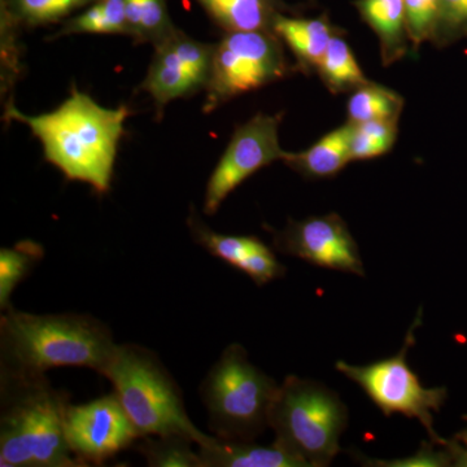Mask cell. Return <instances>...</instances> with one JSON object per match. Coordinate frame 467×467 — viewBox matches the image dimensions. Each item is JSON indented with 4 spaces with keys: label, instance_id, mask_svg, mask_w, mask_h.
<instances>
[{
    "label": "cell",
    "instance_id": "6da1fadb",
    "mask_svg": "<svg viewBox=\"0 0 467 467\" xmlns=\"http://www.w3.org/2000/svg\"><path fill=\"white\" fill-rule=\"evenodd\" d=\"M128 107L104 109L90 95L72 88L69 98L52 112L26 116L9 104L5 117L29 126L41 140L45 159L69 181L107 193L112 183L117 149L125 133Z\"/></svg>",
    "mask_w": 467,
    "mask_h": 467
},
{
    "label": "cell",
    "instance_id": "7a4b0ae2",
    "mask_svg": "<svg viewBox=\"0 0 467 467\" xmlns=\"http://www.w3.org/2000/svg\"><path fill=\"white\" fill-rule=\"evenodd\" d=\"M112 331L78 313L32 315L14 306L0 318V377H39L57 368L103 373L115 355Z\"/></svg>",
    "mask_w": 467,
    "mask_h": 467
},
{
    "label": "cell",
    "instance_id": "3957f363",
    "mask_svg": "<svg viewBox=\"0 0 467 467\" xmlns=\"http://www.w3.org/2000/svg\"><path fill=\"white\" fill-rule=\"evenodd\" d=\"M0 466H82L66 438L67 392L47 377H0Z\"/></svg>",
    "mask_w": 467,
    "mask_h": 467
},
{
    "label": "cell",
    "instance_id": "277c9868",
    "mask_svg": "<svg viewBox=\"0 0 467 467\" xmlns=\"http://www.w3.org/2000/svg\"><path fill=\"white\" fill-rule=\"evenodd\" d=\"M101 376L112 383L140 438L178 435L196 445L211 441L212 436L193 425L180 386L152 350L119 344Z\"/></svg>",
    "mask_w": 467,
    "mask_h": 467
},
{
    "label": "cell",
    "instance_id": "5b68a950",
    "mask_svg": "<svg viewBox=\"0 0 467 467\" xmlns=\"http://www.w3.org/2000/svg\"><path fill=\"white\" fill-rule=\"evenodd\" d=\"M269 423L276 445L306 467H325L340 451V436L348 425V409L325 384L288 376L279 384Z\"/></svg>",
    "mask_w": 467,
    "mask_h": 467
},
{
    "label": "cell",
    "instance_id": "8992f818",
    "mask_svg": "<svg viewBox=\"0 0 467 467\" xmlns=\"http://www.w3.org/2000/svg\"><path fill=\"white\" fill-rule=\"evenodd\" d=\"M279 384L248 358L241 344H230L201 384L209 427L225 441H254L270 429V410Z\"/></svg>",
    "mask_w": 467,
    "mask_h": 467
},
{
    "label": "cell",
    "instance_id": "52a82bcc",
    "mask_svg": "<svg viewBox=\"0 0 467 467\" xmlns=\"http://www.w3.org/2000/svg\"><path fill=\"white\" fill-rule=\"evenodd\" d=\"M420 322V310L398 355L361 367L337 361L335 368L344 377L358 384L384 416L401 414L407 418H416L425 427L434 444L447 445L448 441L436 434L434 430V413H439L447 400V389L444 387L426 389L408 364L409 349L416 340L414 330Z\"/></svg>",
    "mask_w": 467,
    "mask_h": 467
},
{
    "label": "cell",
    "instance_id": "ba28073f",
    "mask_svg": "<svg viewBox=\"0 0 467 467\" xmlns=\"http://www.w3.org/2000/svg\"><path fill=\"white\" fill-rule=\"evenodd\" d=\"M291 69L275 32L227 33L214 46L204 110L284 79Z\"/></svg>",
    "mask_w": 467,
    "mask_h": 467
},
{
    "label": "cell",
    "instance_id": "9c48e42d",
    "mask_svg": "<svg viewBox=\"0 0 467 467\" xmlns=\"http://www.w3.org/2000/svg\"><path fill=\"white\" fill-rule=\"evenodd\" d=\"M281 115L259 113L239 126L229 146L209 178L204 196V213H216L227 196L252 174L272 162L284 161L287 150L279 144Z\"/></svg>",
    "mask_w": 467,
    "mask_h": 467
},
{
    "label": "cell",
    "instance_id": "30bf717a",
    "mask_svg": "<svg viewBox=\"0 0 467 467\" xmlns=\"http://www.w3.org/2000/svg\"><path fill=\"white\" fill-rule=\"evenodd\" d=\"M66 438L82 466L103 465L140 441L115 392L81 405H67Z\"/></svg>",
    "mask_w": 467,
    "mask_h": 467
},
{
    "label": "cell",
    "instance_id": "8fae6325",
    "mask_svg": "<svg viewBox=\"0 0 467 467\" xmlns=\"http://www.w3.org/2000/svg\"><path fill=\"white\" fill-rule=\"evenodd\" d=\"M276 251L312 265L364 276L358 245L339 214L290 221L285 229L273 232Z\"/></svg>",
    "mask_w": 467,
    "mask_h": 467
},
{
    "label": "cell",
    "instance_id": "7c38bea8",
    "mask_svg": "<svg viewBox=\"0 0 467 467\" xmlns=\"http://www.w3.org/2000/svg\"><path fill=\"white\" fill-rule=\"evenodd\" d=\"M214 46L195 41L181 30L155 46V57L140 88L153 98L159 116L169 101L207 88Z\"/></svg>",
    "mask_w": 467,
    "mask_h": 467
},
{
    "label": "cell",
    "instance_id": "4fadbf2b",
    "mask_svg": "<svg viewBox=\"0 0 467 467\" xmlns=\"http://www.w3.org/2000/svg\"><path fill=\"white\" fill-rule=\"evenodd\" d=\"M273 32L287 45L296 57L297 69L306 75L317 72L328 43L340 30L324 15L321 17H290L281 14L275 18Z\"/></svg>",
    "mask_w": 467,
    "mask_h": 467
},
{
    "label": "cell",
    "instance_id": "5bb4252c",
    "mask_svg": "<svg viewBox=\"0 0 467 467\" xmlns=\"http://www.w3.org/2000/svg\"><path fill=\"white\" fill-rule=\"evenodd\" d=\"M198 453L202 467H306L275 442L263 447L254 441H225L212 436L211 441L198 445Z\"/></svg>",
    "mask_w": 467,
    "mask_h": 467
},
{
    "label": "cell",
    "instance_id": "9a60e30c",
    "mask_svg": "<svg viewBox=\"0 0 467 467\" xmlns=\"http://www.w3.org/2000/svg\"><path fill=\"white\" fill-rule=\"evenodd\" d=\"M362 20L379 39L384 67L392 66L407 55L409 36L404 0H356Z\"/></svg>",
    "mask_w": 467,
    "mask_h": 467
},
{
    "label": "cell",
    "instance_id": "2e32d148",
    "mask_svg": "<svg viewBox=\"0 0 467 467\" xmlns=\"http://www.w3.org/2000/svg\"><path fill=\"white\" fill-rule=\"evenodd\" d=\"M352 124L335 129L322 137L318 142L301 152H287L284 162L295 171L309 178L322 180L339 173L350 160V135Z\"/></svg>",
    "mask_w": 467,
    "mask_h": 467
},
{
    "label": "cell",
    "instance_id": "e0dca14e",
    "mask_svg": "<svg viewBox=\"0 0 467 467\" xmlns=\"http://www.w3.org/2000/svg\"><path fill=\"white\" fill-rule=\"evenodd\" d=\"M209 17L226 33L273 32L284 14L281 0H198Z\"/></svg>",
    "mask_w": 467,
    "mask_h": 467
},
{
    "label": "cell",
    "instance_id": "ac0fdd59",
    "mask_svg": "<svg viewBox=\"0 0 467 467\" xmlns=\"http://www.w3.org/2000/svg\"><path fill=\"white\" fill-rule=\"evenodd\" d=\"M342 36L337 34L331 39L317 67L318 76L333 94L352 92L370 82Z\"/></svg>",
    "mask_w": 467,
    "mask_h": 467
},
{
    "label": "cell",
    "instance_id": "d6986e66",
    "mask_svg": "<svg viewBox=\"0 0 467 467\" xmlns=\"http://www.w3.org/2000/svg\"><path fill=\"white\" fill-rule=\"evenodd\" d=\"M125 5L128 36L137 43L158 46L178 30L169 17L165 0H125Z\"/></svg>",
    "mask_w": 467,
    "mask_h": 467
},
{
    "label": "cell",
    "instance_id": "ffe728a7",
    "mask_svg": "<svg viewBox=\"0 0 467 467\" xmlns=\"http://www.w3.org/2000/svg\"><path fill=\"white\" fill-rule=\"evenodd\" d=\"M404 99L401 95L371 81L350 92L347 101L350 124H361L373 119H399Z\"/></svg>",
    "mask_w": 467,
    "mask_h": 467
},
{
    "label": "cell",
    "instance_id": "44dd1931",
    "mask_svg": "<svg viewBox=\"0 0 467 467\" xmlns=\"http://www.w3.org/2000/svg\"><path fill=\"white\" fill-rule=\"evenodd\" d=\"M189 227L193 241L202 245L209 254L225 261L227 265L238 270L252 252L263 243L254 235H226V234L213 232L202 223L195 212L190 214Z\"/></svg>",
    "mask_w": 467,
    "mask_h": 467
},
{
    "label": "cell",
    "instance_id": "7402d4cb",
    "mask_svg": "<svg viewBox=\"0 0 467 467\" xmlns=\"http://www.w3.org/2000/svg\"><path fill=\"white\" fill-rule=\"evenodd\" d=\"M45 251L38 243L18 242L11 248L0 250V309L12 306L11 297L21 282L32 275L41 263Z\"/></svg>",
    "mask_w": 467,
    "mask_h": 467
},
{
    "label": "cell",
    "instance_id": "603a6c76",
    "mask_svg": "<svg viewBox=\"0 0 467 467\" xmlns=\"http://www.w3.org/2000/svg\"><path fill=\"white\" fill-rule=\"evenodd\" d=\"M70 34H125L128 36L125 0H97L78 16L64 24L57 36Z\"/></svg>",
    "mask_w": 467,
    "mask_h": 467
},
{
    "label": "cell",
    "instance_id": "cb8c5ba5",
    "mask_svg": "<svg viewBox=\"0 0 467 467\" xmlns=\"http://www.w3.org/2000/svg\"><path fill=\"white\" fill-rule=\"evenodd\" d=\"M137 451L150 467H202L195 444L184 436H143L140 438Z\"/></svg>",
    "mask_w": 467,
    "mask_h": 467
},
{
    "label": "cell",
    "instance_id": "d4e9b609",
    "mask_svg": "<svg viewBox=\"0 0 467 467\" xmlns=\"http://www.w3.org/2000/svg\"><path fill=\"white\" fill-rule=\"evenodd\" d=\"M95 2L97 0H9L8 14L17 24L41 26L57 23L77 9Z\"/></svg>",
    "mask_w": 467,
    "mask_h": 467
},
{
    "label": "cell",
    "instance_id": "484cf974",
    "mask_svg": "<svg viewBox=\"0 0 467 467\" xmlns=\"http://www.w3.org/2000/svg\"><path fill=\"white\" fill-rule=\"evenodd\" d=\"M409 42L414 48L434 41L441 16V0H404Z\"/></svg>",
    "mask_w": 467,
    "mask_h": 467
},
{
    "label": "cell",
    "instance_id": "4316f807",
    "mask_svg": "<svg viewBox=\"0 0 467 467\" xmlns=\"http://www.w3.org/2000/svg\"><path fill=\"white\" fill-rule=\"evenodd\" d=\"M463 36H467V0H441V16L432 42L447 46Z\"/></svg>",
    "mask_w": 467,
    "mask_h": 467
},
{
    "label": "cell",
    "instance_id": "83f0119b",
    "mask_svg": "<svg viewBox=\"0 0 467 467\" xmlns=\"http://www.w3.org/2000/svg\"><path fill=\"white\" fill-rule=\"evenodd\" d=\"M239 270L250 276L259 287L270 284L275 279L284 278L287 272L284 264L276 260L272 248L267 247L264 242L252 252Z\"/></svg>",
    "mask_w": 467,
    "mask_h": 467
},
{
    "label": "cell",
    "instance_id": "f1b7e54d",
    "mask_svg": "<svg viewBox=\"0 0 467 467\" xmlns=\"http://www.w3.org/2000/svg\"><path fill=\"white\" fill-rule=\"evenodd\" d=\"M434 442L429 444V442L423 441L420 445V450L417 451L414 456L407 457L402 460L393 461H373L364 459L361 462L364 465L368 466H389V467H420V466H450L451 460V454L450 450L448 451H435Z\"/></svg>",
    "mask_w": 467,
    "mask_h": 467
},
{
    "label": "cell",
    "instance_id": "f546056e",
    "mask_svg": "<svg viewBox=\"0 0 467 467\" xmlns=\"http://www.w3.org/2000/svg\"><path fill=\"white\" fill-rule=\"evenodd\" d=\"M465 420H467V416L465 417ZM459 439L461 441L463 442V444L466 445L467 448V429L463 430V431L461 432V434L459 435Z\"/></svg>",
    "mask_w": 467,
    "mask_h": 467
}]
</instances>
